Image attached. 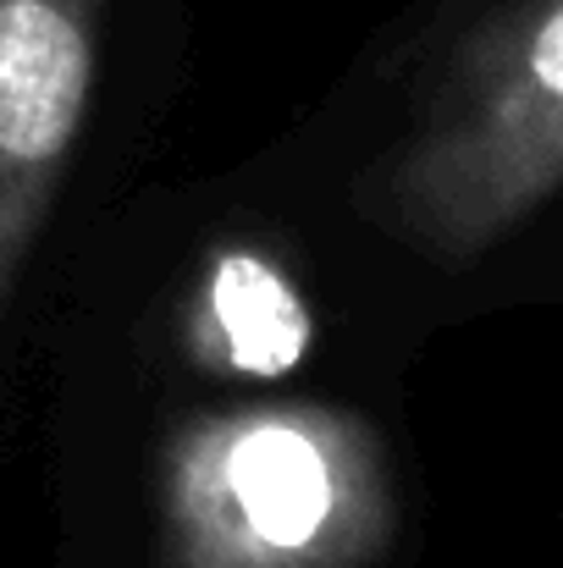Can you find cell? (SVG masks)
<instances>
[{
  "instance_id": "cell-1",
  "label": "cell",
  "mask_w": 563,
  "mask_h": 568,
  "mask_svg": "<svg viewBox=\"0 0 563 568\" xmlns=\"http://www.w3.org/2000/svg\"><path fill=\"white\" fill-rule=\"evenodd\" d=\"M167 568H375L398 480L365 414L227 403L178 419L155 464Z\"/></svg>"
},
{
  "instance_id": "cell-2",
  "label": "cell",
  "mask_w": 563,
  "mask_h": 568,
  "mask_svg": "<svg viewBox=\"0 0 563 568\" xmlns=\"http://www.w3.org/2000/svg\"><path fill=\"white\" fill-rule=\"evenodd\" d=\"M563 193V0L486 28L365 183V215L442 271L486 260Z\"/></svg>"
},
{
  "instance_id": "cell-3",
  "label": "cell",
  "mask_w": 563,
  "mask_h": 568,
  "mask_svg": "<svg viewBox=\"0 0 563 568\" xmlns=\"http://www.w3.org/2000/svg\"><path fill=\"white\" fill-rule=\"evenodd\" d=\"M105 0H0V321L89 128Z\"/></svg>"
},
{
  "instance_id": "cell-4",
  "label": "cell",
  "mask_w": 563,
  "mask_h": 568,
  "mask_svg": "<svg viewBox=\"0 0 563 568\" xmlns=\"http://www.w3.org/2000/svg\"><path fill=\"white\" fill-rule=\"evenodd\" d=\"M199 343L215 365L238 371H282L299 359V343L310 337L293 287L265 260H221L199 298Z\"/></svg>"
}]
</instances>
